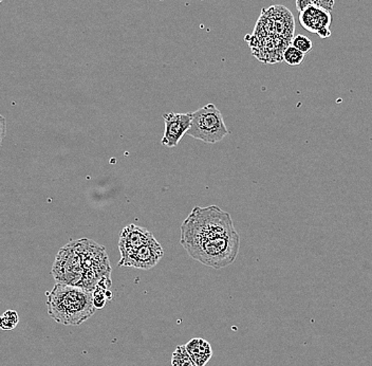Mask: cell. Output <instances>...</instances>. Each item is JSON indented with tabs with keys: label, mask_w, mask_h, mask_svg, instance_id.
Listing matches in <instances>:
<instances>
[{
	"label": "cell",
	"mask_w": 372,
	"mask_h": 366,
	"mask_svg": "<svg viewBox=\"0 0 372 366\" xmlns=\"http://www.w3.org/2000/svg\"><path fill=\"white\" fill-rule=\"evenodd\" d=\"M180 243L195 261L221 269L236 261L240 236L230 213L217 206L195 207L181 226Z\"/></svg>",
	"instance_id": "cell-1"
},
{
	"label": "cell",
	"mask_w": 372,
	"mask_h": 366,
	"mask_svg": "<svg viewBox=\"0 0 372 366\" xmlns=\"http://www.w3.org/2000/svg\"><path fill=\"white\" fill-rule=\"evenodd\" d=\"M46 304L50 317L65 326H80L96 311L92 291L60 283L48 291Z\"/></svg>",
	"instance_id": "cell-2"
},
{
	"label": "cell",
	"mask_w": 372,
	"mask_h": 366,
	"mask_svg": "<svg viewBox=\"0 0 372 366\" xmlns=\"http://www.w3.org/2000/svg\"><path fill=\"white\" fill-rule=\"evenodd\" d=\"M78 246L85 271L80 287L94 293L100 281L112 279V266L107 252L104 247L91 239H78Z\"/></svg>",
	"instance_id": "cell-3"
},
{
	"label": "cell",
	"mask_w": 372,
	"mask_h": 366,
	"mask_svg": "<svg viewBox=\"0 0 372 366\" xmlns=\"http://www.w3.org/2000/svg\"><path fill=\"white\" fill-rule=\"evenodd\" d=\"M230 134L222 114L214 104H208L192 112V123L186 134L202 141L204 143L215 144Z\"/></svg>",
	"instance_id": "cell-4"
},
{
	"label": "cell",
	"mask_w": 372,
	"mask_h": 366,
	"mask_svg": "<svg viewBox=\"0 0 372 366\" xmlns=\"http://www.w3.org/2000/svg\"><path fill=\"white\" fill-rule=\"evenodd\" d=\"M84 265L78 241H71L58 251L52 266V275L56 283L80 286L84 277Z\"/></svg>",
	"instance_id": "cell-5"
},
{
	"label": "cell",
	"mask_w": 372,
	"mask_h": 366,
	"mask_svg": "<svg viewBox=\"0 0 372 366\" xmlns=\"http://www.w3.org/2000/svg\"><path fill=\"white\" fill-rule=\"evenodd\" d=\"M152 236L154 235L152 232L136 225H128L123 229L118 239V250L121 254L118 267H126V263L134 256V253Z\"/></svg>",
	"instance_id": "cell-6"
},
{
	"label": "cell",
	"mask_w": 372,
	"mask_h": 366,
	"mask_svg": "<svg viewBox=\"0 0 372 366\" xmlns=\"http://www.w3.org/2000/svg\"><path fill=\"white\" fill-rule=\"evenodd\" d=\"M163 119H164L165 130L161 142L166 148H176L183 136L190 130L192 112L186 114L170 112L163 114Z\"/></svg>",
	"instance_id": "cell-7"
},
{
	"label": "cell",
	"mask_w": 372,
	"mask_h": 366,
	"mask_svg": "<svg viewBox=\"0 0 372 366\" xmlns=\"http://www.w3.org/2000/svg\"><path fill=\"white\" fill-rule=\"evenodd\" d=\"M164 255V250L160 243H158L154 236L150 237V241L143 245L134 256L126 263L127 268L142 269L150 270L158 265L159 261Z\"/></svg>",
	"instance_id": "cell-8"
},
{
	"label": "cell",
	"mask_w": 372,
	"mask_h": 366,
	"mask_svg": "<svg viewBox=\"0 0 372 366\" xmlns=\"http://www.w3.org/2000/svg\"><path fill=\"white\" fill-rule=\"evenodd\" d=\"M333 21L331 13L317 6H310L299 12V23L307 31L317 33L321 29L330 28Z\"/></svg>",
	"instance_id": "cell-9"
},
{
	"label": "cell",
	"mask_w": 372,
	"mask_h": 366,
	"mask_svg": "<svg viewBox=\"0 0 372 366\" xmlns=\"http://www.w3.org/2000/svg\"><path fill=\"white\" fill-rule=\"evenodd\" d=\"M185 349L193 361L198 366H205L213 356V349L208 341L201 338H195L185 344Z\"/></svg>",
	"instance_id": "cell-10"
},
{
	"label": "cell",
	"mask_w": 372,
	"mask_h": 366,
	"mask_svg": "<svg viewBox=\"0 0 372 366\" xmlns=\"http://www.w3.org/2000/svg\"><path fill=\"white\" fill-rule=\"evenodd\" d=\"M172 366H198L188 355L185 345H179L172 354Z\"/></svg>",
	"instance_id": "cell-11"
},
{
	"label": "cell",
	"mask_w": 372,
	"mask_h": 366,
	"mask_svg": "<svg viewBox=\"0 0 372 366\" xmlns=\"http://www.w3.org/2000/svg\"><path fill=\"white\" fill-rule=\"evenodd\" d=\"M305 54L303 52L299 51L292 45L289 46L287 49L283 51V60L289 66H299L305 60Z\"/></svg>",
	"instance_id": "cell-12"
},
{
	"label": "cell",
	"mask_w": 372,
	"mask_h": 366,
	"mask_svg": "<svg viewBox=\"0 0 372 366\" xmlns=\"http://www.w3.org/2000/svg\"><path fill=\"white\" fill-rule=\"evenodd\" d=\"M19 317L15 311H7L0 315V329L3 331H13L17 326Z\"/></svg>",
	"instance_id": "cell-13"
},
{
	"label": "cell",
	"mask_w": 372,
	"mask_h": 366,
	"mask_svg": "<svg viewBox=\"0 0 372 366\" xmlns=\"http://www.w3.org/2000/svg\"><path fill=\"white\" fill-rule=\"evenodd\" d=\"M291 44H292L293 47L296 48V49L303 52L305 54L311 51L313 48L312 42H311V40H310L309 37H307V36L305 35L295 36V37L293 38L292 42H291Z\"/></svg>",
	"instance_id": "cell-14"
},
{
	"label": "cell",
	"mask_w": 372,
	"mask_h": 366,
	"mask_svg": "<svg viewBox=\"0 0 372 366\" xmlns=\"http://www.w3.org/2000/svg\"><path fill=\"white\" fill-rule=\"evenodd\" d=\"M311 5L317 6L331 13L335 8V0H311Z\"/></svg>",
	"instance_id": "cell-15"
},
{
	"label": "cell",
	"mask_w": 372,
	"mask_h": 366,
	"mask_svg": "<svg viewBox=\"0 0 372 366\" xmlns=\"http://www.w3.org/2000/svg\"><path fill=\"white\" fill-rule=\"evenodd\" d=\"M6 134H7V120L3 114H0V148L3 146Z\"/></svg>",
	"instance_id": "cell-16"
},
{
	"label": "cell",
	"mask_w": 372,
	"mask_h": 366,
	"mask_svg": "<svg viewBox=\"0 0 372 366\" xmlns=\"http://www.w3.org/2000/svg\"><path fill=\"white\" fill-rule=\"evenodd\" d=\"M296 1V8L299 12L303 11L305 8L310 7L311 5V0H295Z\"/></svg>",
	"instance_id": "cell-17"
},
{
	"label": "cell",
	"mask_w": 372,
	"mask_h": 366,
	"mask_svg": "<svg viewBox=\"0 0 372 366\" xmlns=\"http://www.w3.org/2000/svg\"><path fill=\"white\" fill-rule=\"evenodd\" d=\"M317 35L319 37L326 40V38L330 37L331 36V31H330V28H326V29H321V31L317 32Z\"/></svg>",
	"instance_id": "cell-18"
}]
</instances>
